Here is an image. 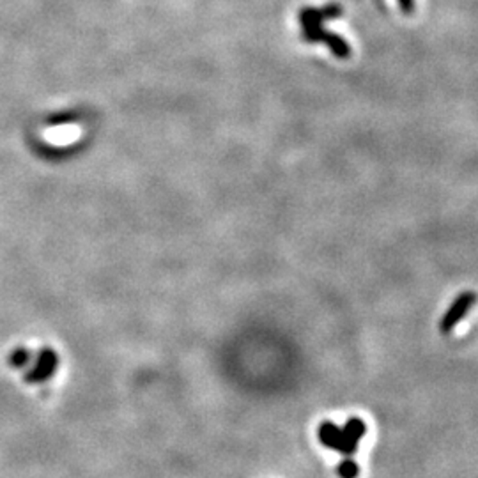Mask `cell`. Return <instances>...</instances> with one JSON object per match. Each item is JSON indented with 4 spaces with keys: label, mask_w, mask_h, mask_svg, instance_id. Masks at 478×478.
Returning a JSON list of instances; mask_svg holds the SVG:
<instances>
[{
    "label": "cell",
    "mask_w": 478,
    "mask_h": 478,
    "mask_svg": "<svg viewBox=\"0 0 478 478\" xmlns=\"http://www.w3.org/2000/svg\"><path fill=\"white\" fill-rule=\"evenodd\" d=\"M342 14V7L339 4H328L326 7H305L300 11V25L308 27V25H322L325 20H335Z\"/></svg>",
    "instance_id": "cell-4"
},
{
    "label": "cell",
    "mask_w": 478,
    "mask_h": 478,
    "mask_svg": "<svg viewBox=\"0 0 478 478\" xmlns=\"http://www.w3.org/2000/svg\"><path fill=\"white\" fill-rule=\"evenodd\" d=\"M32 359V353L28 349H16L13 354H11L9 363L14 366V369H23V366L28 365V362Z\"/></svg>",
    "instance_id": "cell-6"
},
{
    "label": "cell",
    "mask_w": 478,
    "mask_h": 478,
    "mask_svg": "<svg viewBox=\"0 0 478 478\" xmlns=\"http://www.w3.org/2000/svg\"><path fill=\"white\" fill-rule=\"evenodd\" d=\"M366 425L363 420L349 418L342 427L333 422H322L319 425L317 436L325 447L340 452L344 457H351L357 452L358 441L365 436Z\"/></svg>",
    "instance_id": "cell-1"
},
{
    "label": "cell",
    "mask_w": 478,
    "mask_h": 478,
    "mask_svg": "<svg viewBox=\"0 0 478 478\" xmlns=\"http://www.w3.org/2000/svg\"><path fill=\"white\" fill-rule=\"evenodd\" d=\"M317 43H326L328 48L333 52V55H337L339 59H347L351 55L349 43L344 38H340V36L333 34V32L325 31V28H321V32H319Z\"/></svg>",
    "instance_id": "cell-5"
},
{
    "label": "cell",
    "mask_w": 478,
    "mask_h": 478,
    "mask_svg": "<svg viewBox=\"0 0 478 478\" xmlns=\"http://www.w3.org/2000/svg\"><path fill=\"white\" fill-rule=\"evenodd\" d=\"M359 473V468L357 462L353 459L346 457L342 462L339 465V475L340 478H357Z\"/></svg>",
    "instance_id": "cell-7"
},
{
    "label": "cell",
    "mask_w": 478,
    "mask_h": 478,
    "mask_svg": "<svg viewBox=\"0 0 478 478\" xmlns=\"http://www.w3.org/2000/svg\"><path fill=\"white\" fill-rule=\"evenodd\" d=\"M398 4H401V9L404 13H411L415 9V0H398Z\"/></svg>",
    "instance_id": "cell-8"
},
{
    "label": "cell",
    "mask_w": 478,
    "mask_h": 478,
    "mask_svg": "<svg viewBox=\"0 0 478 478\" xmlns=\"http://www.w3.org/2000/svg\"><path fill=\"white\" fill-rule=\"evenodd\" d=\"M57 365H59V357L55 354V351L43 349L41 353L36 357L34 366L28 370L25 379H27L28 383H43V381L50 379V377L55 374Z\"/></svg>",
    "instance_id": "cell-3"
},
{
    "label": "cell",
    "mask_w": 478,
    "mask_h": 478,
    "mask_svg": "<svg viewBox=\"0 0 478 478\" xmlns=\"http://www.w3.org/2000/svg\"><path fill=\"white\" fill-rule=\"evenodd\" d=\"M477 301L478 296L475 293H472V290H466V293L459 294V296L454 300V303L450 305V308L445 312L443 319H441L440 322V332L443 333V335H450V333L454 332L455 326H457L459 322L466 317V314L475 307Z\"/></svg>",
    "instance_id": "cell-2"
}]
</instances>
